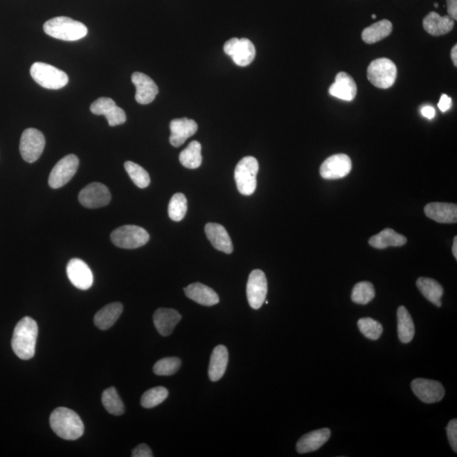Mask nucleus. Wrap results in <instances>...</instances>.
<instances>
[{
    "mask_svg": "<svg viewBox=\"0 0 457 457\" xmlns=\"http://www.w3.org/2000/svg\"><path fill=\"white\" fill-rule=\"evenodd\" d=\"M392 30H393L392 23L388 20H382L365 28L361 33V38L364 43L373 44L390 36Z\"/></svg>",
    "mask_w": 457,
    "mask_h": 457,
    "instance_id": "29",
    "label": "nucleus"
},
{
    "mask_svg": "<svg viewBox=\"0 0 457 457\" xmlns=\"http://www.w3.org/2000/svg\"><path fill=\"white\" fill-rule=\"evenodd\" d=\"M181 361L178 357H165L159 360L154 366L155 375L159 376H170L174 375L179 370Z\"/></svg>",
    "mask_w": 457,
    "mask_h": 457,
    "instance_id": "39",
    "label": "nucleus"
},
{
    "mask_svg": "<svg viewBox=\"0 0 457 457\" xmlns=\"http://www.w3.org/2000/svg\"><path fill=\"white\" fill-rule=\"evenodd\" d=\"M78 167L79 159L75 154H69L60 159L49 174V186L53 189L62 188L73 178Z\"/></svg>",
    "mask_w": 457,
    "mask_h": 457,
    "instance_id": "10",
    "label": "nucleus"
},
{
    "mask_svg": "<svg viewBox=\"0 0 457 457\" xmlns=\"http://www.w3.org/2000/svg\"><path fill=\"white\" fill-rule=\"evenodd\" d=\"M181 320V315L171 308H159L154 314V323L158 332L163 337L172 334L175 326Z\"/></svg>",
    "mask_w": 457,
    "mask_h": 457,
    "instance_id": "23",
    "label": "nucleus"
},
{
    "mask_svg": "<svg viewBox=\"0 0 457 457\" xmlns=\"http://www.w3.org/2000/svg\"><path fill=\"white\" fill-rule=\"evenodd\" d=\"M452 253H453V256H454L455 258L457 259V238H456V236L454 238V242H453Z\"/></svg>",
    "mask_w": 457,
    "mask_h": 457,
    "instance_id": "46",
    "label": "nucleus"
},
{
    "mask_svg": "<svg viewBox=\"0 0 457 457\" xmlns=\"http://www.w3.org/2000/svg\"><path fill=\"white\" fill-rule=\"evenodd\" d=\"M425 215L438 223L455 224L457 221V206L454 204L431 203L424 208Z\"/></svg>",
    "mask_w": 457,
    "mask_h": 457,
    "instance_id": "21",
    "label": "nucleus"
},
{
    "mask_svg": "<svg viewBox=\"0 0 457 457\" xmlns=\"http://www.w3.org/2000/svg\"><path fill=\"white\" fill-rule=\"evenodd\" d=\"M125 169L137 188L143 189L150 186V174L142 166L134 162L127 161L125 163Z\"/></svg>",
    "mask_w": 457,
    "mask_h": 457,
    "instance_id": "35",
    "label": "nucleus"
},
{
    "mask_svg": "<svg viewBox=\"0 0 457 457\" xmlns=\"http://www.w3.org/2000/svg\"><path fill=\"white\" fill-rule=\"evenodd\" d=\"M434 6H436L437 8L438 6H439V5H438V3H434Z\"/></svg>",
    "mask_w": 457,
    "mask_h": 457,
    "instance_id": "48",
    "label": "nucleus"
},
{
    "mask_svg": "<svg viewBox=\"0 0 457 457\" xmlns=\"http://www.w3.org/2000/svg\"><path fill=\"white\" fill-rule=\"evenodd\" d=\"M452 100L451 98L447 96V94L442 95L438 107L442 112H447L451 108Z\"/></svg>",
    "mask_w": 457,
    "mask_h": 457,
    "instance_id": "42",
    "label": "nucleus"
},
{
    "mask_svg": "<svg viewBox=\"0 0 457 457\" xmlns=\"http://www.w3.org/2000/svg\"><path fill=\"white\" fill-rule=\"evenodd\" d=\"M45 137L37 129L28 128L23 132L21 137L20 152L21 157L28 163L36 162L44 150Z\"/></svg>",
    "mask_w": 457,
    "mask_h": 457,
    "instance_id": "8",
    "label": "nucleus"
},
{
    "mask_svg": "<svg viewBox=\"0 0 457 457\" xmlns=\"http://www.w3.org/2000/svg\"><path fill=\"white\" fill-rule=\"evenodd\" d=\"M268 293V282L260 269H255L250 274L247 285V301L251 308L259 310L265 303Z\"/></svg>",
    "mask_w": 457,
    "mask_h": 457,
    "instance_id": "11",
    "label": "nucleus"
},
{
    "mask_svg": "<svg viewBox=\"0 0 457 457\" xmlns=\"http://www.w3.org/2000/svg\"><path fill=\"white\" fill-rule=\"evenodd\" d=\"M398 337L402 343L413 341L415 327L413 319L405 307L401 306L397 310Z\"/></svg>",
    "mask_w": 457,
    "mask_h": 457,
    "instance_id": "31",
    "label": "nucleus"
},
{
    "mask_svg": "<svg viewBox=\"0 0 457 457\" xmlns=\"http://www.w3.org/2000/svg\"><path fill=\"white\" fill-rule=\"evenodd\" d=\"M372 18H373V19H375V18H376V15H372Z\"/></svg>",
    "mask_w": 457,
    "mask_h": 457,
    "instance_id": "47",
    "label": "nucleus"
},
{
    "mask_svg": "<svg viewBox=\"0 0 457 457\" xmlns=\"http://www.w3.org/2000/svg\"><path fill=\"white\" fill-rule=\"evenodd\" d=\"M329 91L331 96L341 100L352 101L357 93V84L352 76L346 72H340L330 86Z\"/></svg>",
    "mask_w": 457,
    "mask_h": 457,
    "instance_id": "19",
    "label": "nucleus"
},
{
    "mask_svg": "<svg viewBox=\"0 0 457 457\" xmlns=\"http://www.w3.org/2000/svg\"><path fill=\"white\" fill-rule=\"evenodd\" d=\"M186 296L203 306L211 307L218 304L219 297L210 287L201 283H193L185 289Z\"/></svg>",
    "mask_w": 457,
    "mask_h": 457,
    "instance_id": "25",
    "label": "nucleus"
},
{
    "mask_svg": "<svg viewBox=\"0 0 457 457\" xmlns=\"http://www.w3.org/2000/svg\"><path fill=\"white\" fill-rule=\"evenodd\" d=\"M180 162L188 169H197L203 162L201 156V145L197 141H192L188 147L181 152Z\"/></svg>",
    "mask_w": 457,
    "mask_h": 457,
    "instance_id": "32",
    "label": "nucleus"
},
{
    "mask_svg": "<svg viewBox=\"0 0 457 457\" xmlns=\"http://www.w3.org/2000/svg\"><path fill=\"white\" fill-rule=\"evenodd\" d=\"M30 73L34 81L47 89H62L69 82L66 72L45 63H34L30 67Z\"/></svg>",
    "mask_w": 457,
    "mask_h": 457,
    "instance_id": "5",
    "label": "nucleus"
},
{
    "mask_svg": "<svg viewBox=\"0 0 457 457\" xmlns=\"http://www.w3.org/2000/svg\"><path fill=\"white\" fill-rule=\"evenodd\" d=\"M352 163L346 154H334L325 159L320 167V174L326 180H337L346 177L352 170Z\"/></svg>",
    "mask_w": 457,
    "mask_h": 457,
    "instance_id": "13",
    "label": "nucleus"
},
{
    "mask_svg": "<svg viewBox=\"0 0 457 457\" xmlns=\"http://www.w3.org/2000/svg\"><path fill=\"white\" fill-rule=\"evenodd\" d=\"M37 335L35 320L30 317L21 319L15 328L11 341L15 355L22 360L32 359L35 355Z\"/></svg>",
    "mask_w": 457,
    "mask_h": 457,
    "instance_id": "1",
    "label": "nucleus"
},
{
    "mask_svg": "<svg viewBox=\"0 0 457 457\" xmlns=\"http://www.w3.org/2000/svg\"><path fill=\"white\" fill-rule=\"evenodd\" d=\"M357 326L361 333L369 340L377 341L383 333L382 325L371 318H364L358 320Z\"/></svg>",
    "mask_w": 457,
    "mask_h": 457,
    "instance_id": "38",
    "label": "nucleus"
},
{
    "mask_svg": "<svg viewBox=\"0 0 457 457\" xmlns=\"http://www.w3.org/2000/svg\"><path fill=\"white\" fill-rule=\"evenodd\" d=\"M90 109L91 113L97 116H105L110 127H116L127 121V114L116 105L112 98H98L91 105Z\"/></svg>",
    "mask_w": 457,
    "mask_h": 457,
    "instance_id": "15",
    "label": "nucleus"
},
{
    "mask_svg": "<svg viewBox=\"0 0 457 457\" xmlns=\"http://www.w3.org/2000/svg\"><path fill=\"white\" fill-rule=\"evenodd\" d=\"M228 352L226 346L219 345L213 349L208 368V377L213 382L219 381L226 371Z\"/></svg>",
    "mask_w": 457,
    "mask_h": 457,
    "instance_id": "26",
    "label": "nucleus"
},
{
    "mask_svg": "<svg viewBox=\"0 0 457 457\" xmlns=\"http://www.w3.org/2000/svg\"><path fill=\"white\" fill-rule=\"evenodd\" d=\"M417 287L427 300L438 307H441V297L444 289L440 283L430 278L421 277L417 280Z\"/></svg>",
    "mask_w": 457,
    "mask_h": 457,
    "instance_id": "30",
    "label": "nucleus"
},
{
    "mask_svg": "<svg viewBox=\"0 0 457 457\" xmlns=\"http://www.w3.org/2000/svg\"><path fill=\"white\" fill-rule=\"evenodd\" d=\"M150 238V234L143 228L131 224L116 228L110 235L114 245L125 249H138L146 245Z\"/></svg>",
    "mask_w": 457,
    "mask_h": 457,
    "instance_id": "7",
    "label": "nucleus"
},
{
    "mask_svg": "<svg viewBox=\"0 0 457 457\" xmlns=\"http://www.w3.org/2000/svg\"><path fill=\"white\" fill-rule=\"evenodd\" d=\"M330 436L331 432L329 429H321L307 433L297 442L296 451L300 454L317 451L330 440Z\"/></svg>",
    "mask_w": 457,
    "mask_h": 457,
    "instance_id": "22",
    "label": "nucleus"
},
{
    "mask_svg": "<svg viewBox=\"0 0 457 457\" xmlns=\"http://www.w3.org/2000/svg\"><path fill=\"white\" fill-rule=\"evenodd\" d=\"M411 390L422 402L431 404L441 401L445 396V388L436 380L418 378L411 384Z\"/></svg>",
    "mask_w": 457,
    "mask_h": 457,
    "instance_id": "14",
    "label": "nucleus"
},
{
    "mask_svg": "<svg viewBox=\"0 0 457 457\" xmlns=\"http://www.w3.org/2000/svg\"><path fill=\"white\" fill-rule=\"evenodd\" d=\"M421 114L427 119L432 120L436 116V109L432 106L425 105L421 109Z\"/></svg>",
    "mask_w": 457,
    "mask_h": 457,
    "instance_id": "44",
    "label": "nucleus"
},
{
    "mask_svg": "<svg viewBox=\"0 0 457 457\" xmlns=\"http://www.w3.org/2000/svg\"><path fill=\"white\" fill-rule=\"evenodd\" d=\"M422 25H424L426 32L429 33L430 35L439 37L451 32L454 28V20L449 15L440 17L439 14L433 11V12L426 15L424 21H422Z\"/></svg>",
    "mask_w": 457,
    "mask_h": 457,
    "instance_id": "24",
    "label": "nucleus"
},
{
    "mask_svg": "<svg viewBox=\"0 0 457 457\" xmlns=\"http://www.w3.org/2000/svg\"><path fill=\"white\" fill-rule=\"evenodd\" d=\"M367 75L373 86L381 89H387L394 85L397 76V68L393 61L387 58H379L369 64Z\"/></svg>",
    "mask_w": 457,
    "mask_h": 457,
    "instance_id": "6",
    "label": "nucleus"
},
{
    "mask_svg": "<svg viewBox=\"0 0 457 457\" xmlns=\"http://www.w3.org/2000/svg\"><path fill=\"white\" fill-rule=\"evenodd\" d=\"M205 233L215 249L231 254L234 247L226 228L219 224L208 223L205 226Z\"/></svg>",
    "mask_w": 457,
    "mask_h": 457,
    "instance_id": "20",
    "label": "nucleus"
},
{
    "mask_svg": "<svg viewBox=\"0 0 457 457\" xmlns=\"http://www.w3.org/2000/svg\"><path fill=\"white\" fill-rule=\"evenodd\" d=\"M186 211H188V200L184 194L175 193L171 197L168 208V213L171 219L179 222L185 218Z\"/></svg>",
    "mask_w": 457,
    "mask_h": 457,
    "instance_id": "34",
    "label": "nucleus"
},
{
    "mask_svg": "<svg viewBox=\"0 0 457 457\" xmlns=\"http://www.w3.org/2000/svg\"><path fill=\"white\" fill-rule=\"evenodd\" d=\"M170 143L175 147H181L189 137L195 134L198 127L195 120L182 118L171 120Z\"/></svg>",
    "mask_w": 457,
    "mask_h": 457,
    "instance_id": "18",
    "label": "nucleus"
},
{
    "mask_svg": "<svg viewBox=\"0 0 457 457\" xmlns=\"http://www.w3.org/2000/svg\"><path fill=\"white\" fill-rule=\"evenodd\" d=\"M258 162L254 157L243 158L240 160L235 170V180L239 192L244 196H250L257 188Z\"/></svg>",
    "mask_w": 457,
    "mask_h": 457,
    "instance_id": "4",
    "label": "nucleus"
},
{
    "mask_svg": "<svg viewBox=\"0 0 457 457\" xmlns=\"http://www.w3.org/2000/svg\"><path fill=\"white\" fill-rule=\"evenodd\" d=\"M66 273L69 280L76 288L86 291L93 284V274L89 266L82 259L73 258L68 262Z\"/></svg>",
    "mask_w": 457,
    "mask_h": 457,
    "instance_id": "16",
    "label": "nucleus"
},
{
    "mask_svg": "<svg viewBox=\"0 0 457 457\" xmlns=\"http://www.w3.org/2000/svg\"><path fill=\"white\" fill-rule=\"evenodd\" d=\"M407 240L403 235L397 233L392 228H386L380 233L373 235L369 240V244L377 249H384L388 247H402Z\"/></svg>",
    "mask_w": 457,
    "mask_h": 457,
    "instance_id": "28",
    "label": "nucleus"
},
{
    "mask_svg": "<svg viewBox=\"0 0 457 457\" xmlns=\"http://www.w3.org/2000/svg\"><path fill=\"white\" fill-rule=\"evenodd\" d=\"M449 17L457 20V0H447Z\"/></svg>",
    "mask_w": 457,
    "mask_h": 457,
    "instance_id": "43",
    "label": "nucleus"
},
{
    "mask_svg": "<svg viewBox=\"0 0 457 457\" xmlns=\"http://www.w3.org/2000/svg\"><path fill=\"white\" fill-rule=\"evenodd\" d=\"M102 402L105 409L114 416H120L125 413L123 402L118 395L116 388L110 387L104 391L102 395Z\"/></svg>",
    "mask_w": 457,
    "mask_h": 457,
    "instance_id": "33",
    "label": "nucleus"
},
{
    "mask_svg": "<svg viewBox=\"0 0 457 457\" xmlns=\"http://www.w3.org/2000/svg\"><path fill=\"white\" fill-rule=\"evenodd\" d=\"M132 82L136 87L135 98L138 104L148 105L154 100L159 93V89L150 76L135 72L132 75Z\"/></svg>",
    "mask_w": 457,
    "mask_h": 457,
    "instance_id": "17",
    "label": "nucleus"
},
{
    "mask_svg": "<svg viewBox=\"0 0 457 457\" xmlns=\"http://www.w3.org/2000/svg\"><path fill=\"white\" fill-rule=\"evenodd\" d=\"M122 312H123V305L120 303L106 305L95 314V325L102 330H109L119 319Z\"/></svg>",
    "mask_w": 457,
    "mask_h": 457,
    "instance_id": "27",
    "label": "nucleus"
},
{
    "mask_svg": "<svg viewBox=\"0 0 457 457\" xmlns=\"http://www.w3.org/2000/svg\"><path fill=\"white\" fill-rule=\"evenodd\" d=\"M447 436L449 445L455 452H457V421L452 419L447 427Z\"/></svg>",
    "mask_w": 457,
    "mask_h": 457,
    "instance_id": "40",
    "label": "nucleus"
},
{
    "mask_svg": "<svg viewBox=\"0 0 457 457\" xmlns=\"http://www.w3.org/2000/svg\"><path fill=\"white\" fill-rule=\"evenodd\" d=\"M224 51L231 57L235 64L242 67L249 66L256 56V48L247 38H231L224 44Z\"/></svg>",
    "mask_w": 457,
    "mask_h": 457,
    "instance_id": "9",
    "label": "nucleus"
},
{
    "mask_svg": "<svg viewBox=\"0 0 457 457\" xmlns=\"http://www.w3.org/2000/svg\"><path fill=\"white\" fill-rule=\"evenodd\" d=\"M132 456L133 457H152L154 454L147 445L141 444L133 449Z\"/></svg>",
    "mask_w": 457,
    "mask_h": 457,
    "instance_id": "41",
    "label": "nucleus"
},
{
    "mask_svg": "<svg viewBox=\"0 0 457 457\" xmlns=\"http://www.w3.org/2000/svg\"><path fill=\"white\" fill-rule=\"evenodd\" d=\"M79 201L87 208L105 207L111 201V193L102 183L93 182L87 185L79 193Z\"/></svg>",
    "mask_w": 457,
    "mask_h": 457,
    "instance_id": "12",
    "label": "nucleus"
},
{
    "mask_svg": "<svg viewBox=\"0 0 457 457\" xmlns=\"http://www.w3.org/2000/svg\"><path fill=\"white\" fill-rule=\"evenodd\" d=\"M451 59L453 61V64H454V66L456 67L457 66V45H455L454 47H453L452 48Z\"/></svg>",
    "mask_w": 457,
    "mask_h": 457,
    "instance_id": "45",
    "label": "nucleus"
},
{
    "mask_svg": "<svg viewBox=\"0 0 457 457\" xmlns=\"http://www.w3.org/2000/svg\"><path fill=\"white\" fill-rule=\"evenodd\" d=\"M49 422L53 431L64 440H78L84 433V424L81 418L74 411L66 407H59L53 411Z\"/></svg>",
    "mask_w": 457,
    "mask_h": 457,
    "instance_id": "2",
    "label": "nucleus"
},
{
    "mask_svg": "<svg viewBox=\"0 0 457 457\" xmlns=\"http://www.w3.org/2000/svg\"><path fill=\"white\" fill-rule=\"evenodd\" d=\"M375 287L368 281L359 282L354 287L352 292V302L357 304H368L375 298Z\"/></svg>",
    "mask_w": 457,
    "mask_h": 457,
    "instance_id": "36",
    "label": "nucleus"
},
{
    "mask_svg": "<svg viewBox=\"0 0 457 457\" xmlns=\"http://www.w3.org/2000/svg\"><path fill=\"white\" fill-rule=\"evenodd\" d=\"M169 396V391L162 386L155 387L147 391L141 399V404L144 409H154L165 402Z\"/></svg>",
    "mask_w": 457,
    "mask_h": 457,
    "instance_id": "37",
    "label": "nucleus"
},
{
    "mask_svg": "<svg viewBox=\"0 0 457 457\" xmlns=\"http://www.w3.org/2000/svg\"><path fill=\"white\" fill-rule=\"evenodd\" d=\"M44 30L48 36L64 41H78L87 34L85 25L66 17H55L46 21Z\"/></svg>",
    "mask_w": 457,
    "mask_h": 457,
    "instance_id": "3",
    "label": "nucleus"
}]
</instances>
